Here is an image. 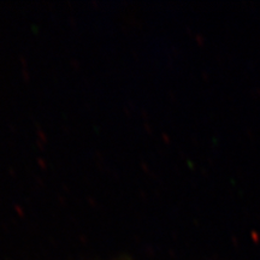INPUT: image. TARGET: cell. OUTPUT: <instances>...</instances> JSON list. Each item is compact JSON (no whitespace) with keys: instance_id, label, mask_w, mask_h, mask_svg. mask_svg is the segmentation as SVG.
Segmentation results:
<instances>
[]
</instances>
